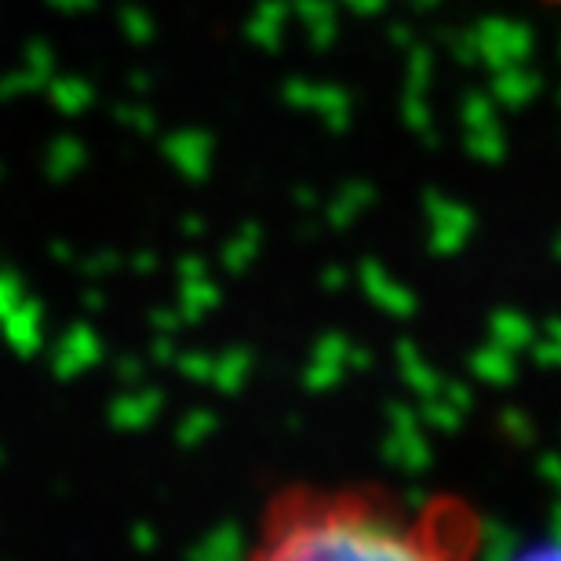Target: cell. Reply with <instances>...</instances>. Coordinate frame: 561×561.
Wrapping results in <instances>:
<instances>
[{
	"mask_svg": "<svg viewBox=\"0 0 561 561\" xmlns=\"http://www.w3.org/2000/svg\"><path fill=\"white\" fill-rule=\"evenodd\" d=\"M485 518L459 492L379 481H288L260 507L238 561H481Z\"/></svg>",
	"mask_w": 561,
	"mask_h": 561,
	"instance_id": "1",
	"label": "cell"
}]
</instances>
